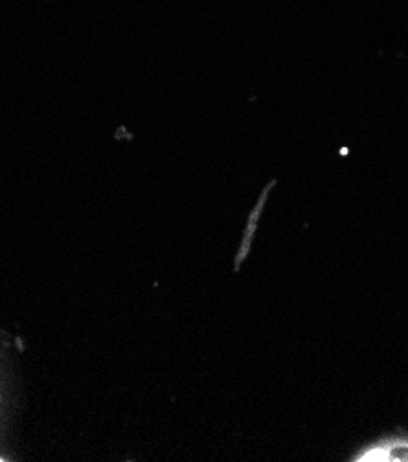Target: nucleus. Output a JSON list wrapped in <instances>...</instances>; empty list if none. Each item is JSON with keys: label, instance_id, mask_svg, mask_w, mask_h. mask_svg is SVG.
Masks as SVG:
<instances>
[{"label": "nucleus", "instance_id": "nucleus-1", "mask_svg": "<svg viewBox=\"0 0 408 462\" xmlns=\"http://www.w3.org/2000/svg\"><path fill=\"white\" fill-rule=\"evenodd\" d=\"M351 462H408V435H388L365 444L349 458Z\"/></svg>", "mask_w": 408, "mask_h": 462}]
</instances>
